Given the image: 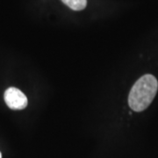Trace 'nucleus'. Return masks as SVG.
Instances as JSON below:
<instances>
[{"mask_svg": "<svg viewBox=\"0 0 158 158\" xmlns=\"http://www.w3.org/2000/svg\"><path fill=\"white\" fill-rule=\"evenodd\" d=\"M158 90V82L152 75H144L132 87L128 96V104L135 112L147 109L152 103Z\"/></svg>", "mask_w": 158, "mask_h": 158, "instance_id": "f257e3e1", "label": "nucleus"}, {"mask_svg": "<svg viewBox=\"0 0 158 158\" xmlns=\"http://www.w3.org/2000/svg\"><path fill=\"white\" fill-rule=\"evenodd\" d=\"M5 101L12 110H22L27 106V98L20 90L10 87L5 92Z\"/></svg>", "mask_w": 158, "mask_h": 158, "instance_id": "f03ea898", "label": "nucleus"}, {"mask_svg": "<svg viewBox=\"0 0 158 158\" xmlns=\"http://www.w3.org/2000/svg\"><path fill=\"white\" fill-rule=\"evenodd\" d=\"M67 6L74 11L84 10L87 6V0H62Z\"/></svg>", "mask_w": 158, "mask_h": 158, "instance_id": "7ed1b4c3", "label": "nucleus"}, {"mask_svg": "<svg viewBox=\"0 0 158 158\" xmlns=\"http://www.w3.org/2000/svg\"><path fill=\"white\" fill-rule=\"evenodd\" d=\"M0 158H2V154H1V152H0Z\"/></svg>", "mask_w": 158, "mask_h": 158, "instance_id": "20e7f679", "label": "nucleus"}]
</instances>
